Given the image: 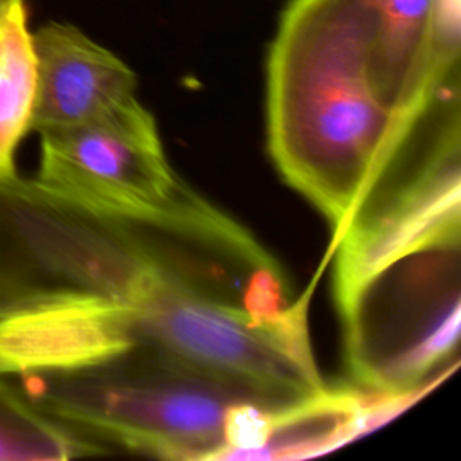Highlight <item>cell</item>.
I'll return each instance as SVG.
<instances>
[{
	"mask_svg": "<svg viewBox=\"0 0 461 461\" xmlns=\"http://www.w3.org/2000/svg\"><path fill=\"white\" fill-rule=\"evenodd\" d=\"M425 122L407 126L384 103L360 0H290L267 59L268 148L333 223L335 241L403 166Z\"/></svg>",
	"mask_w": 461,
	"mask_h": 461,
	"instance_id": "cell-1",
	"label": "cell"
},
{
	"mask_svg": "<svg viewBox=\"0 0 461 461\" xmlns=\"http://www.w3.org/2000/svg\"><path fill=\"white\" fill-rule=\"evenodd\" d=\"M164 281H187L164 214L106 212L18 173L0 180V315L65 297L130 308Z\"/></svg>",
	"mask_w": 461,
	"mask_h": 461,
	"instance_id": "cell-2",
	"label": "cell"
},
{
	"mask_svg": "<svg viewBox=\"0 0 461 461\" xmlns=\"http://www.w3.org/2000/svg\"><path fill=\"white\" fill-rule=\"evenodd\" d=\"M13 378L38 411L99 447L164 459H223L232 412L245 402L268 407L139 344L94 364Z\"/></svg>",
	"mask_w": 461,
	"mask_h": 461,
	"instance_id": "cell-3",
	"label": "cell"
},
{
	"mask_svg": "<svg viewBox=\"0 0 461 461\" xmlns=\"http://www.w3.org/2000/svg\"><path fill=\"white\" fill-rule=\"evenodd\" d=\"M131 339L276 411L328 389L308 339L306 297L277 317H256L191 285L166 281L131 306Z\"/></svg>",
	"mask_w": 461,
	"mask_h": 461,
	"instance_id": "cell-4",
	"label": "cell"
},
{
	"mask_svg": "<svg viewBox=\"0 0 461 461\" xmlns=\"http://www.w3.org/2000/svg\"><path fill=\"white\" fill-rule=\"evenodd\" d=\"M459 241L400 256L337 301L348 364L366 391L414 400L456 353Z\"/></svg>",
	"mask_w": 461,
	"mask_h": 461,
	"instance_id": "cell-5",
	"label": "cell"
},
{
	"mask_svg": "<svg viewBox=\"0 0 461 461\" xmlns=\"http://www.w3.org/2000/svg\"><path fill=\"white\" fill-rule=\"evenodd\" d=\"M40 137L36 180L88 207L151 214L187 187L167 162L155 117L137 97L94 122Z\"/></svg>",
	"mask_w": 461,
	"mask_h": 461,
	"instance_id": "cell-6",
	"label": "cell"
},
{
	"mask_svg": "<svg viewBox=\"0 0 461 461\" xmlns=\"http://www.w3.org/2000/svg\"><path fill=\"white\" fill-rule=\"evenodd\" d=\"M459 115L367 205L335 241L337 301L389 261L423 247L461 240Z\"/></svg>",
	"mask_w": 461,
	"mask_h": 461,
	"instance_id": "cell-7",
	"label": "cell"
},
{
	"mask_svg": "<svg viewBox=\"0 0 461 461\" xmlns=\"http://www.w3.org/2000/svg\"><path fill=\"white\" fill-rule=\"evenodd\" d=\"M436 2L360 0L378 92L412 128L459 94L461 40L436 34Z\"/></svg>",
	"mask_w": 461,
	"mask_h": 461,
	"instance_id": "cell-8",
	"label": "cell"
},
{
	"mask_svg": "<svg viewBox=\"0 0 461 461\" xmlns=\"http://www.w3.org/2000/svg\"><path fill=\"white\" fill-rule=\"evenodd\" d=\"M36 94L31 131L94 122L137 97L133 70L83 31L49 22L32 32Z\"/></svg>",
	"mask_w": 461,
	"mask_h": 461,
	"instance_id": "cell-9",
	"label": "cell"
},
{
	"mask_svg": "<svg viewBox=\"0 0 461 461\" xmlns=\"http://www.w3.org/2000/svg\"><path fill=\"white\" fill-rule=\"evenodd\" d=\"M133 346L131 308L65 297L0 315V376L94 364Z\"/></svg>",
	"mask_w": 461,
	"mask_h": 461,
	"instance_id": "cell-10",
	"label": "cell"
},
{
	"mask_svg": "<svg viewBox=\"0 0 461 461\" xmlns=\"http://www.w3.org/2000/svg\"><path fill=\"white\" fill-rule=\"evenodd\" d=\"M36 94V56L27 7L14 9L0 27V180L16 173L14 151L31 131Z\"/></svg>",
	"mask_w": 461,
	"mask_h": 461,
	"instance_id": "cell-11",
	"label": "cell"
},
{
	"mask_svg": "<svg viewBox=\"0 0 461 461\" xmlns=\"http://www.w3.org/2000/svg\"><path fill=\"white\" fill-rule=\"evenodd\" d=\"M99 452L97 443L38 411L0 376V461H61Z\"/></svg>",
	"mask_w": 461,
	"mask_h": 461,
	"instance_id": "cell-12",
	"label": "cell"
},
{
	"mask_svg": "<svg viewBox=\"0 0 461 461\" xmlns=\"http://www.w3.org/2000/svg\"><path fill=\"white\" fill-rule=\"evenodd\" d=\"M20 5H25V0H0V27L7 20V16Z\"/></svg>",
	"mask_w": 461,
	"mask_h": 461,
	"instance_id": "cell-13",
	"label": "cell"
}]
</instances>
